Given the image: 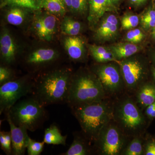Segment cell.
Returning a JSON list of instances; mask_svg holds the SVG:
<instances>
[{"mask_svg":"<svg viewBox=\"0 0 155 155\" xmlns=\"http://www.w3.org/2000/svg\"><path fill=\"white\" fill-rule=\"evenodd\" d=\"M72 75L68 68L46 72L34 81L30 95L45 107L67 104Z\"/></svg>","mask_w":155,"mask_h":155,"instance_id":"6da1fadb","label":"cell"},{"mask_svg":"<svg viewBox=\"0 0 155 155\" xmlns=\"http://www.w3.org/2000/svg\"><path fill=\"white\" fill-rule=\"evenodd\" d=\"M109 98L70 108L81 132L91 143L96 140L103 128L113 119V101Z\"/></svg>","mask_w":155,"mask_h":155,"instance_id":"7a4b0ae2","label":"cell"},{"mask_svg":"<svg viewBox=\"0 0 155 155\" xmlns=\"http://www.w3.org/2000/svg\"><path fill=\"white\" fill-rule=\"evenodd\" d=\"M116 97L113 102V121L128 138L141 137L146 118L134 97L123 94Z\"/></svg>","mask_w":155,"mask_h":155,"instance_id":"3957f363","label":"cell"},{"mask_svg":"<svg viewBox=\"0 0 155 155\" xmlns=\"http://www.w3.org/2000/svg\"><path fill=\"white\" fill-rule=\"evenodd\" d=\"M107 97L101 84L91 70L72 75L67 104L69 107L100 101Z\"/></svg>","mask_w":155,"mask_h":155,"instance_id":"277c9868","label":"cell"},{"mask_svg":"<svg viewBox=\"0 0 155 155\" xmlns=\"http://www.w3.org/2000/svg\"><path fill=\"white\" fill-rule=\"evenodd\" d=\"M45 107L31 95L19 100L5 115L17 126L33 132L40 128L47 119Z\"/></svg>","mask_w":155,"mask_h":155,"instance_id":"5b68a950","label":"cell"},{"mask_svg":"<svg viewBox=\"0 0 155 155\" xmlns=\"http://www.w3.org/2000/svg\"><path fill=\"white\" fill-rule=\"evenodd\" d=\"M118 63L125 83V91L134 94L147 81L150 72L147 59L138 53Z\"/></svg>","mask_w":155,"mask_h":155,"instance_id":"8992f818","label":"cell"},{"mask_svg":"<svg viewBox=\"0 0 155 155\" xmlns=\"http://www.w3.org/2000/svg\"><path fill=\"white\" fill-rule=\"evenodd\" d=\"M128 139L112 119L94 142L93 152L102 155H121Z\"/></svg>","mask_w":155,"mask_h":155,"instance_id":"52a82bcc","label":"cell"},{"mask_svg":"<svg viewBox=\"0 0 155 155\" xmlns=\"http://www.w3.org/2000/svg\"><path fill=\"white\" fill-rule=\"evenodd\" d=\"M91 70L98 78L107 97L119 96L125 91L118 62L98 64L93 66Z\"/></svg>","mask_w":155,"mask_h":155,"instance_id":"ba28073f","label":"cell"},{"mask_svg":"<svg viewBox=\"0 0 155 155\" xmlns=\"http://www.w3.org/2000/svg\"><path fill=\"white\" fill-rule=\"evenodd\" d=\"M34 84L30 76H25L0 85V114H6L21 98L31 94Z\"/></svg>","mask_w":155,"mask_h":155,"instance_id":"9c48e42d","label":"cell"},{"mask_svg":"<svg viewBox=\"0 0 155 155\" xmlns=\"http://www.w3.org/2000/svg\"><path fill=\"white\" fill-rule=\"evenodd\" d=\"M119 25L117 16L107 13L100 20L95 33V38L101 42L114 40L119 34Z\"/></svg>","mask_w":155,"mask_h":155,"instance_id":"30bf717a","label":"cell"},{"mask_svg":"<svg viewBox=\"0 0 155 155\" xmlns=\"http://www.w3.org/2000/svg\"><path fill=\"white\" fill-rule=\"evenodd\" d=\"M6 119L10 126L12 138L13 155H23L27 150V145L30 137L27 133V129L19 127L14 124L8 116Z\"/></svg>","mask_w":155,"mask_h":155,"instance_id":"8fae6325","label":"cell"},{"mask_svg":"<svg viewBox=\"0 0 155 155\" xmlns=\"http://www.w3.org/2000/svg\"><path fill=\"white\" fill-rule=\"evenodd\" d=\"M88 1L89 10L87 19L91 27L97 25L107 13L117 12V7L110 0Z\"/></svg>","mask_w":155,"mask_h":155,"instance_id":"7c38bea8","label":"cell"},{"mask_svg":"<svg viewBox=\"0 0 155 155\" xmlns=\"http://www.w3.org/2000/svg\"><path fill=\"white\" fill-rule=\"evenodd\" d=\"M58 55L54 50L40 48L35 50L25 58V63L29 67L40 68L58 60Z\"/></svg>","mask_w":155,"mask_h":155,"instance_id":"4fadbf2b","label":"cell"},{"mask_svg":"<svg viewBox=\"0 0 155 155\" xmlns=\"http://www.w3.org/2000/svg\"><path fill=\"white\" fill-rule=\"evenodd\" d=\"M0 49L2 60L7 65L14 63L17 47L12 35L8 30L3 31L0 38Z\"/></svg>","mask_w":155,"mask_h":155,"instance_id":"5bb4252c","label":"cell"},{"mask_svg":"<svg viewBox=\"0 0 155 155\" xmlns=\"http://www.w3.org/2000/svg\"><path fill=\"white\" fill-rule=\"evenodd\" d=\"M91 143L82 132L73 133V140L69 148L61 155H88L94 153Z\"/></svg>","mask_w":155,"mask_h":155,"instance_id":"9a60e30c","label":"cell"},{"mask_svg":"<svg viewBox=\"0 0 155 155\" xmlns=\"http://www.w3.org/2000/svg\"><path fill=\"white\" fill-rule=\"evenodd\" d=\"M64 45L70 59L76 61L83 60L85 54L84 42L80 37H67L64 40Z\"/></svg>","mask_w":155,"mask_h":155,"instance_id":"2e32d148","label":"cell"},{"mask_svg":"<svg viewBox=\"0 0 155 155\" xmlns=\"http://www.w3.org/2000/svg\"><path fill=\"white\" fill-rule=\"evenodd\" d=\"M108 47L118 62L139 53L143 49L140 45L127 41L114 44Z\"/></svg>","mask_w":155,"mask_h":155,"instance_id":"e0dca14e","label":"cell"},{"mask_svg":"<svg viewBox=\"0 0 155 155\" xmlns=\"http://www.w3.org/2000/svg\"><path fill=\"white\" fill-rule=\"evenodd\" d=\"M136 101L142 110L155 102V84L151 82L143 83L134 94Z\"/></svg>","mask_w":155,"mask_h":155,"instance_id":"ac0fdd59","label":"cell"},{"mask_svg":"<svg viewBox=\"0 0 155 155\" xmlns=\"http://www.w3.org/2000/svg\"><path fill=\"white\" fill-rule=\"evenodd\" d=\"M89 50L92 57L98 64L118 62L108 47L91 45L89 46Z\"/></svg>","mask_w":155,"mask_h":155,"instance_id":"d6986e66","label":"cell"},{"mask_svg":"<svg viewBox=\"0 0 155 155\" xmlns=\"http://www.w3.org/2000/svg\"><path fill=\"white\" fill-rule=\"evenodd\" d=\"M67 138V135H62L58 126L52 124L45 130L43 141L48 144L66 146Z\"/></svg>","mask_w":155,"mask_h":155,"instance_id":"ffe728a7","label":"cell"},{"mask_svg":"<svg viewBox=\"0 0 155 155\" xmlns=\"http://www.w3.org/2000/svg\"><path fill=\"white\" fill-rule=\"evenodd\" d=\"M39 8H43L52 14L63 16L66 7L63 0H38Z\"/></svg>","mask_w":155,"mask_h":155,"instance_id":"44dd1931","label":"cell"},{"mask_svg":"<svg viewBox=\"0 0 155 155\" xmlns=\"http://www.w3.org/2000/svg\"><path fill=\"white\" fill-rule=\"evenodd\" d=\"M140 24L145 31H150L155 27V8L153 3L140 16Z\"/></svg>","mask_w":155,"mask_h":155,"instance_id":"7402d4cb","label":"cell"},{"mask_svg":"<svg viewBox=\"0 0 155 155\" xmlns=\"http://www.w3.org/2000/svg\"><path fill=\"white\" fill-rule=\"evenodd\" d=\"M11 7L6 14L7 21L12 25H21L25 20L26 14L25 11L20 7Z\"/></svg>","mask_w":155,"mask_h":155,"instance_id":"603a6c76","label":"cell"},{"mask_svg":"<svg viewBox=\"0 0 155 155\" xmlns=\"http://www.w3.org/2000/svg\"><path fill=\"white\" fill-rule=\"evenodd\" d=\"M144 154L143 143L141 137H133L127 143L121 155H142Z\"/></svg>","mask_w":155,"mask_h":155,"instance_id":"cb8c5ba5","label":"cell"},{"mask_svg":"<svg viewBox=\"0 0 155 155\" xmlns=\"http://www.w3.org/2000/svg\"><path fill=\"white\" fill-rule=\"evenodd\" d=\"M10 6L18 7L23 8L37 10L40 8L38 0H4L1 4V8Z\"/></svg>","mask_w":155,"mask_h":155,"instance_id":"d4e9b609","label":"cell"},{"mask_svg":"<svg viewBox=\"0 0 155 155\" xmlns=\"http://www.w3.org/2000/svg\"><path fill=\"white\" fill-rule=\"evenodd\" d=\"M140 16L133 13H126L121 17V28L129 30L136 28L140 24Z\"/></svg>","mask_w":155,"mask_h":155,"instance_id":"484cf974","label":"cell"},{"mask_svg":"<svg viewBox=\"0 0 155 155\" xmlns=\"http://www.w3.org/2000/svg\"><path fill=\"white\" fill-rule=\"evenodd\" d=\"M146 37L145 31L142 28H134L128 30L124 37L125 41L135 44H139Z\"/></svg>","mask_w":155,"mask_h":155,"instance_id":"4316f807","label":"cell"},{"mask_svg":"<svg viewBox=\"0 0 155 155\" xmlns=\"http://www.w3.org/2000/svg\"><path fill=\"white\" fill-rule=\"evenodd\" d=\"M45 31V39L47 41H50L52 38L53 35L55 32L57 19L55 16L50 15L41 17Z\"/></svg>","mask_w":155,"mask_h":155,"instance_id":"83f0119b","label":"cell"},{"mask_svg":"<svg viewBox=\"0 0 155 155\" xmlns=\"http://www.w3.org/2000/svg\"><path fill=\"white\" fill-rule=\"evenodd\" d=\"M0 145L1 149L6 155H12V138L11 131H1Z\"/></svg>","mask_w":155,"mask_h":155,"instance_id":"f1b7e54d","label":"cell"},{"mask_svg":"<svg viewBox=\"0 0 155 155\" xmlns=\"http://www.w3.org/2000/svg\"><path fill=\"white\" fill-rule=\"evenodd\" d=\"M45 143L37 141L29 137L27 147L28 155H40L43 151Z\"/></svg>","mask_w":155,"mask_h":155,"instance_id":"f546056e","label":"cell"},{"mask_svg":"<svg viewBox=\"0 0 155 155\" xmlns=\"http://www.w3.org/2000/svg\"><path fill=\"white\" fill-rule=\"evenodd\" d=\"M16 78H14L13 71L8 67L1 66L0 67V85Z\"/></svg>","mask_w":155,"mask_h":155,"instance_id":"4dcf8cb0","label":"cell"},{"mask_svg":"<svg viewBox=\"0 0 155 155\" xmlns=\"http://www.w3.org/2000/svg\"><path fill=\"white\" fill-rule=\"evenodd\" d=\"M88 0H72V11L83 14L87 10Z\"/></svg>","mask_w":155,"mask_h":155,"instance_id":"1f68e13d","label":"cell"},{"mask_svg":"<svg viewBox=\"0 0 155 155\" xmlns=\"http://www.w3.org/2000/svg\"><path fill=\"white\" fill-rule=\"evenodd\" d=\"M34 27L36 31L37 34L40 38L45 39V31L43 23L41 17L38 18L35 21Z\"/></svg>","mask_w":155,"mask_h":155,"instance_id":"d6a6232c","label":"cell"},{"mask_svg":"<svg viewBox=\"0 0 155 155\" xmlns=\"http://www.w3.org/2000/svg\"><path fill=\"white\" fill-rule=\"evenodd\" d=\"M62 25L73 27L80 30L81 28V24L78 21L67 17L64 19Z\"/></svg>","mask_w":155,"mask_h":155,"instance_id":"836d02e7","label":"cell"},{"mask_svg":"<svg viewBox=\"0 0 155 155\" xmlns=\"http://www.w3.org/2000/svg\"><path fill=\"white\" fill-rule=\"evenodd\" d=\"M145 114L150 119L155 118V102L146 108Z\"/></svg>","mask_w":155,"mask_h":155,"instance_id":"e575fe53","label":"cell"},{"mask_svg":"<svg viewBox=\"0 0 155 155\" xmlns=\"http://www.w3.org/2000/svg\"><path fill=\"white\" fill-rule=\"evenodd\" d=\"M144 154L155 155V143L150 142L147 144L144 150Z\"/></svg>","mask_w":155,"mask_h":155,"instance_id":"d590c367","label":"cell"},{"mask_svg":"<svg viewBox=\"0 0 155 155\" xmlns=\"http://www.w3.org/2000/svg\"><path fill=\"white\" fill-rule=\"evenodd\" d=\"M129 1L132 5L137 7L144 5L148 0H129Z\"/></svg>","mask_w":155,"mask_h":155,"instance_id":"8d00e7d4","label":"cell"},{"mask_svg":"<svg viewBox=\"0 0 155 155\" xmlns=\"http://www.w3.org/2000/svg\"><path fill=\"white\" fill-rule=\"evenodd\" d=\"M149 57L150 61L152 64V65L155 67V48L150 50Z\"/></svg>","mask_w":155,"mask_h":155,"instance_id":"74e56055","label":"cell"},{"mask_svg":"<svg viewBox=\"0 0 155 155\" xmlns=\"http://www.w3.org/2000/svg\"><path fill=\"white\" fill-rule=\"evenodd\" d=\"M66 8L72 11V0H63Z\"/></svg>","mask_w":155,"mask_h":155,"instance_id":"f35d334b","label":"cell"},{"mask_svg":"<svg viewBox=\"0 0 155 155\" xmlns=\"http://www.w3.org/2000/svg\"><path fill=\"white\" fill-rule=\"evenodd\" d=\"M150 73L151 75L153 80L154 81L155 84V67H154L152 65H151L150 67Z\"/></svg>","mask_w":155,"mask_h":155,"instance_id":"ab89813d","label":"cell"},{"mask_svg":"<svg viewBox=\"0 0 155 155\" xmlns=\"http://www.w3.org/2000/svg\"><path fill=\"white\" fill-rule=\"evenodd\" d=\"M150 32L151 37L153 39V40L155 41V27L153 28Z\"/></svg>","mask_w":155,"mask_h":155,"instance_id":"60d3db41","label":"cell"},{"mask_svg":"<svg viewBox=\"0 0 155 155\" xmlns=\"http://www.w3.org/2000/svg\"><path fill=\"white\" fill-rule=\"evenodd\" d=\"M111 2L113 3V4L116 6H117V5H119V3L122 0H110Z\"/></svg>","mask_w":155,"mask_h":155,"instance_id":"b9f144b4","label":"cell"},{"mask_svg":"<svg viewBox=\"0 0 155 155\" xmlns=\"http://www.w3.org/2000/svg\"><path fill=\"white\" fill-rule=\"evenodd\" d=\"M152 3L153 5L154 6V7L155 8V0H153Z\"/></svg>","mask_w":155,"mask_h":155,"instance_id":"7bdbcfd3","label":"cell"}]
</instances>
